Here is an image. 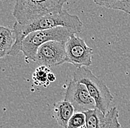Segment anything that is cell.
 Wrapping results in <instances>:
<instances>
[{"instance_id": "277c9868", "label": "cell", "mask_w": 130, "mask_h": 128, "mask_svg": "<svg viewBox=\"0 0 130 128\" xmlns=\"http://www.w3.org/2000/svg\"><path fill=\"white\" fill-rule=\"evenodd\" d=\"M74 34L78 33L72 29L64 27L32 32L22 40L21 52L24 54L27 61L32 60L35 62L38 49L42 44L52 40L66 43Z\"/></svg>"}, {"instance_id": "4fadbf2b", "label": "cell", "mask_w": 130, "mask_h": 128, "mask_svg": "<svg viewBox=\"0 0 130 128\" xmlns=\"http://www.w3.org/2000/svg\"><path fill=\"white\" fill-rule=\"evenodd\" d=\"M86 125V115L84 113L75 112L68 122L67 128H80Z\"/></svg>"}, {"instance_id": "8992f818", "label": "cell", "mask_w": 130, "mask_h": 128, "mask_svg": "<svg viewBox=\"0 0 130 128\" xmlns=\"http://www.w3.org/2000/svg\"><path fill=\"white\" fill-rule=\"evenodd\" d=\"M64 100L73 105L75 112L85 113L96 108L95 102L86 86L74 80L67 85Z\"/></svg>"}, {"instance_id": "2e32d148", "label": "cell", "mask_w": 130, "mask_h": 128, "mask_svg": "<svg viewBox=\"0 0 130 128\" xmlns=\"http://www.w3.org/2000/svg\"><path fill=\"white\" fill-rule=\"evenodd\" d=\"M80 128H87V127H86V125H85V126H83V127H81Z\"/></svg>"}, {"instance_id": "6da1fadb", "label": "cell", "mask_w": 130, "mask_h": 128, "mask_svg": "<svg viewBox=\"0 0 130 128\" xmlns=\"http://www.w3.org/2000/svg\"><path fill=\"white\" fill-rule=\"evenodd\" d=\"M58 27L72 29L79 34L82 31L83 22L78 16L69 13L64 9L58 13L41 16L25 24H21L16 22L13 27L15 43L8 55L16 56L21 52L22 40L30 33L35 31L50 30Z\"/></svg>"}, {"instance_id": "7c38bea8", "label": "cell", "mask_w": 130, "mask_h": 128, "mask_svg": "<svg viewBox=\"0 0 130 128\" xmlns=\"http://www.w3.org/2000/svg\"><path fill=\"white\" fill-rule=\"evenodd\" d=\"M50 72V69L48 67L39 66L36 69L32 74V81L36 86L47 87L50 85L48 80V74Z\"/></svg>"}, {"instance_id": "8fae6325", "label": "cell", "mask_w": 130, "mask_h": 128, "mask_svg": "<svg viewBox=\"0 0 130 128\" xmlns=\"http://www.w3.org/2000/svg\"><path fill=\"white\" fill-rule=\"evenodd\" d=\"M93 2L98 6L123 11L130 15L129 0H93Z\"/></svg>"}, {"instance_id": "9a60e30c", "label": "cell", "mask_w": 130, "mask_h": 128, "mask_svg": "<svg viewBox=\"0 0 130 128\" xmlns=\"http://www.w3.org/2000/svg\"><path fill=\"white\" fill-rule=\"evenodd\" d=\"M5 55H6V53H5V52H1V51H0V58H2V57H5Z\"/></svg>"}, {"instance_id": "7a4b0ae2", "label": "cell", "mask_w": 130, "mask_h": 128, "mask_svg": "<svg viewBox=\"0 0 130 128\" xmlns=\"http://www.w3.org/2000/svg\"><path fill=\"white\" fill-rule=\"evenodd\" d=\"M67 0H15L13 16L22 24L63 10Z\"/></svg>"}, {"instance_id": "9c48e42d", "label": "cell", "mask_w": 130, "mask_h": 128, "mask_svg": "<svg viewBox=\"0 0 130 128\" xmlns=\"http://www.w3.org/2000/svg\"><path fill=\"white\" fill-rule=\"evenodd\" d=\"M75 113L73 105L63 100L58 102L53 106V116L58 124L63 128H67L68 122Z\"/></svg>"}, {"instance_id": "3957f363", "label": "cell", "mask_w": 130, "mask_h": 128, "mask_svg": "<svg viewBox=\"0 0 130 128\" xmlns=\"http://www.w3.org/2000/svg\"><path fill=\"white\" fill-rule=\"evenodd\" d=\"M73 80L86 86L95 102L96 108L103 113L110 109L114 97L106 83L96 77L87 67L77 68L73 74Z\"/></svg>"}, {"instance_id": "5b68a950", "label": "cell", "mask_w": 130, "mask_h": 128, "mask_svg": "<svg viewBox=\"0 0 130 128\" xmlns=\"http://www.w3.org/2000/svg\"><path fill=\"white\" fill-rule=\"evenodd\" d=\"M64 63L73 64L77 68L89 67L92 64L93 51L83 38L74 34L65 44Z\"/></svg>"}, {"instance_id": "30bf717a", "label": "cell", "mask_w": 130, "mask_h": 128, "mask_svg": "<svg viewBox=\"0 0 130 128\" xmlns=\"http://www.w3.org/2000/svg\"><path fill=\"white\" fill-rule=\"evenodd\" d=\"M15 43L13 30L9 27L0 26V51L8 55Z\"/></svg>"}, {"instance_id": "5bb4252c", "label": "cell", "mask_w": 130, "mask_h": 128, "mask_svg": "<svg viewBox=\"0 0 130 128\" xmlns=\"http://www.w3.org/2000/svg\"><path fill=\"white\" fill-rule=\"evenodd\" d=\"M56 77L55 74H54L53 73H52L51 72H50L48 74L49 82H53L56 81Z\"/></svg>"}, {"instance_id": "ba28073f", "label": "cell", "mask_w": 130, "mask_h": 128, "mask_svg": "<svg viewBox=\"0 0 130 128\" xmlns=\"http://www.w3.org/2000/svg\"><path fill=\"white\" fill-rule=\"evenodd\" d=\"M84 113L87 128H121L118 120L119 113L115 107L110 108L106 113H103L97 108Z\"/></svg>"}, {"instance_id": "52a82bcc", "label": "cell", "mask_w": 130, "mask_h": 128, "mask_svg": "<svg viewBox=\"0 0 130 128\" xmlns=\"http://www.w3.org/2000/svg\"><path fill=\"white\" fill-rule=\"evenodd\" d=\"M65 44L52 40L42 44L38 49L35 62L48 68L64 64L66 56Z\"/></svg>"}]
</instances>
